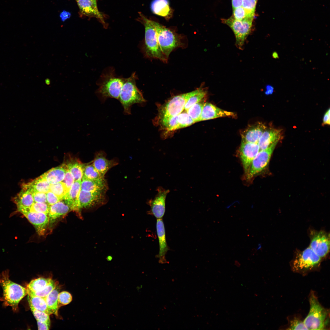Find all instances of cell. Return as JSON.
<instances>
[{
  "mask_svg": "<svg viewBox=\"0 0 330 330\" xmlns=\"http://www.w3.org/2000/svg\"><path fill=\"white\" fill-rule=\"evenodd\" d=\"M139 20L145 27L144 51L145 56L149 58L158 59L164 62H167L168 59L164 55L160 48L152 20L140 13Z\"/></svg>",
  "mask_w": 330,
  "mask_h": 330,
  "instance_id": "cell-1",
  "label": "cell"
},
{
  "mask_svg": "<svg viewBox=\"0 0 330 330\" xmlns=\"http://www.w3.org/2000/svg\"><path fill=\"white\" fill-rule=\"evenodd\" d=\"M0 284L3 289L5 305L11 306L13 311H16L19 303L28 294L27 289L9 280L7 271H3L1 274Z\"/></svg>",
  "mask_w": 330,
  "mask_h": 330,
  "instance_id": "cell-2",
  "label": "cell"
},
{
  "mask_svg": "<svg viewBox=\"0 0 330 330\" xmlns=\"http://www.w3.org/2000/svg\"><path fill=\"white\" fill-rule=\"evenodd\" d=\"M152 23L156 32L160 48L167 58L175 48L185 46L183 37L181 35L157 22L152 20Z\"/></svg>",
  "mask_w": 330,
  "mask_h": 330,
  "instance_id": "cell-3",
  "label": "cell"
},
{
  "mask_svg": "<svg viewBox=\"0 0 330 330\" xmlns=\"http://www.w3.org/2000/svg\"><path fill=\"white\" fill-rule=\"evenodd\" d=\"M137 78L135 73L129 77L125 78L118 100L123 107L124 112L128 115L131 114L132 105L135 104H141L146 101L136 85Z\"/></svg>",
  "mask_w": 330,
  "mask_h": 330,
  "instance_id": "cell-4",
  "label": "cell"
},
{
  "mask_svg": "<svg viewBox=\"0 0 330 330\" xmlns=\"http://www.w3.org/2000/svg\"><path fill=\"white\" fill-rule=\"evenodd\" d=\"M96 93L100 99L105 101L109 98L119 100L125 78L118 77L112 70L104 73Z\"/></svg>",
  "mask_w": 330,
  "mask_h": 330,
  "instance_id": "cell-5",
  "label": "cell"
},
{
  "mask_svg": "<svg viewBox=\"0 0 330 330\" xmlns=\"http://www.w3.org/2000/svg\"><path fill=\"white\" fill-rule=\"evenodd\" d=\"M309 298L310 309L303 322L308 330L324 329L328 311L321 305L313 292Z\"/></svg>",
  "mask_w": 330,
  "mask_h": 330,
  "instance_id": "cell-6",
  "label": "cell"
},
{
  "mask_svg": "<svg viewBox=\"0 0 330 330\" xmlns=\"http://www.w3.org/2000/svg\"><path fill=\"white\" fill-rule=\"evenodd\" d=\"M321 260L309 247L303 251H296L291 262V266L296 272L306 273L319 267Z\"/></svg>",
  "mask_w": 330,
  "mask_h": 330,
  "instance_id": "cell-7",
  "label": "cell"
},
{
  "mask_svg": "<svg viewBox=\"0 0 330 330\" xmlns=\"http://www.w3.org/2000/svg\"><path fill=\"white\" fill-rule=\"evenodd\" d=\"M253 18H247L242 20L235 19L232 16L222 19V22L228 26L235 35V45L239 49H244L245 40L251 31Z\"/></svg>",
  "mask_w": 330,
  "mask_h": 330,
  "instance_id": "cell-8",
  "label": "cell"
},
{
  "mask_svg": "<svg viewBox=\"0 0 330 330\" xmlns=\"http://www.w3.org/2000/svg\"><path fill=\"white\" fill-rule=\"evenodd\" d=\"M201 87L194 91L175 96L168 101L161 108V118L178 115L184 110L185 104L189 99L198 93Z\"/></svg>",
  "mask_w": 330,
  "mask_h": 330,
  "instance_id": "cell-9",
  "label": "cell"
},
{
  "mask_svg": "<svg viewBox=\"0 0 330 330\" xmlns=\"http://www.w3.org/2000/svg\"><path fill=\"white\" fill-rule=\"evenodd\" d=\"M310 243L309 247L322 259L325 258L329 252L330 235L323 230H309Z\"/></svg>",
  "mask_w": 330,
  "mask_h": 330,
  "instance_id": "cell-10",
  "label": "cell"
},
{
  "mask_svg": "<svg viewBox=\"0 0 330 330\" xmlns=\"http://www.w3.org/2000/svg\"><path fill=\"white\" fill-rule=\"evenodd\" d=\"M276 145L273 144L266 149L259 151L253 159L246 174L247 179H251L266 168Z\"/></svg>",
  "mask_w": 330,
  "mask_h": 330,
  "instance_id": "cell-11",
  "label": "cell"
},
{
  "mask_svg": "<svg viewBox=\"0 0 330 330\" xmlns=\"http://www.w3.org/2000/svg\"><path fill=\"white\" fill-rule=\"evenodd\" d=\"M157 193L153 199L150 200L148 204L150 209L149 214L154 216L157 219L162 218L165 211V201L167 194L170 192L169 189H165L162 187H159L157 189Z\"/></svg>",
  "mask_w": 330,
  "mask_h": 330,
  "instance_id": "cell-12",
  "label": "cell"
},
{
  "mask_svg": "<svg viewBox=\"0 0 330 330\" xmlns=\"http://www.w3.org/2000/svg\"><path fill=\"white\" fill-rule=\"evenodd\" d=\"M106 201L105 193L89 192L81 190L79 198V211L82 208H88L102 205Z\"/></svg>",
  "mask_w": 330,
  "mask_h": 330,
  "instance_id": "cell-13",
  "label": "cell"
},
{
  "mask_svg": "<svg viewBox=\"0 0 330 330\" xmlns=\"http://www.w3.org/2000/svg\"><path fill=\"white\" fill-rule=\"evenodd\" d=\"M259 151L258 143L242 141L239 149V152L246 174L249 170L253 159Z\"/></svg>",
  "mask_w": 330,
  "mask_h": 330,
  "instance_id": "cell-14",
  "label": "cell"
},
{
  "mask_svg": "<svg viewBox=\"0 0 330 330\" xmlns=\"http://www.w3.org/2000/svg\"><path fill=\"white\" fill-rule=\"evenodd\" d=\"M34 226L38 234L44 235L49 225L48 215L44 213L27 212L22 214Z\"/></svg>",
  "mask_w": 330,
  "mask_h": 330,
  "instance_id": "cell-15",
  "label": "cell"
},
{
  "mask_svg": "<svg viewBox=\"0 0 330 330\" xmlns=\"http://www.w3.org/2000/svg\"><path fill=\"white\" fill-rule=\"evenodd\" d=\"M267 128L265 125L260 122L249 125L241 132L242 141L258 143L261 136Z\"/></svg>",
  "mask_w": 330,
  "mask_h": 330,
  "instance_id": "cell-16",
  "label": "cell"
},
{
  "mask_svg": "<svg viewBox=\"0 0 330 330\" xmlns=\"http://www.w3.org/2000/svg\"><path fill=\"white\" fill-rule=\"evenodd\" d=\"M236 116L233 112L222 109L211 103L207 102L204 104L199 122L224 117L235 118Z\"/></svg>",
  "mask_w": 330,
  "mask_h": 330,
  "instance_id": "cell-17",
  "label": "cell"
},
{
  "mask_svg": "<svg viewBox=\"0 0 330 330\" xmlns=\"http://www.w3.org/2000/svg\"><path fill=\"white\" fill-rule=\"evenodd\" d=\"M156 229L159 245V253L156 255V258H159L160 263H165L167 262L166 255L169 249L166 241L165 226L162 218L157 219Z\"/></svg>",
  "mask_w": 330,
  "mask_h": 330,
  "instance_id": "cell-18",
  "label": "cell"
},
{
  "mask_svg": "<svg viewBox=\"0 0 330 330\" xmlns=\"http://www.w3.org/2000/svg\"><path fill=\"white\" fill-rule=\"evenodd\" d=\"M281 131V129L267 128L258 142L260 150L266 149L273 144H277L282 137Z\"/></svg>",
  "mask_w": 330,
  "mask_h": 330,
  "instance_id": "cell-19",
  "label": "cell"
},
{
  "mask_svg": "<svg viewBox=\"0 0 330 330\" xmlns=\"http://www.w3.org/2000/svg\"><path fill=\"white\" fill-rule=\"evenodd\" d=\"M76 2L81 15L90 17H95L99 20L104 27H106V24L103 15L90 0H78Z\"/></svg>",
  "mask_w": 330,
  "mask_h": 330,
  "instance_id": "cell-20",
  "label": "cell"
},
{
  "mask_svg": "<svg viewBox=\"0 0 330 330\" xmlns=\"http://www.w3.org/2000/svg\"><path fill=\"white\" fill-rule=\"evenodd\" d=\"M81 181H75L62 199V200L70 207L71 210L75 211H79V198L81 190Z\"/></svg>",
  "mask_w": 330,
  "mask_h": 330,
  "instance_id": "cell-21",
  "label": "cell"
},
{
  "mask_svg": "<svg viewBox=\"0 0 330 330\" xmlns=\"http://www.w3.org/2000/svg\"><path fill=\"white\" fill-rule=\"evenodd\" d=\"M108 189L107 181L105 178L91 180L82 178L81 184V190L91 192L105 193Z\"/></svg>",
  "mask_w": 330,
  "mask_h": 330,
  "instance_id": "cell-22",
  "label": "cell"
},
{
  "mask_svg": "<svg viewBox=\"0 0 330 330\" xmlns=\"http://www.w3.org/2000/svg\"><path fill=\"white\" fill-rule=\"evenodd\" d=\"M92 164L100 175L104 177L107 172L118 163L113 160L107 159L104 152H100L96 154Z\"/></svg>",
  "mask_w": 330,
  "mask_h": 330,
  "instance_id": "cell-23",
  "label": "cell"
},
{
  "mask_svg": "<svg viewBox=\"0 0 330 330\" xmlns=\"http://www.w3.org/2000/svg\"><path fill=\"white\" fill-rule=\"evenodd\" d=\"M19 212L26 208L31 207L34 203L31 192L24 185L22 189L14 199Z\"/></svg>",
  "mask_w": 330,
  "mask_h": 330,
  "instance_id": "cell-24",
  "label": "cell"
},
{
  "mask_svg": "<svg viewBox=\"0 0 330 330\" xmlns=\"http://www.w3.org/2000/svg\"><path fill=\"white\" fill-rule=\"evenodd\" d=\"M66 168L67 165L64 164L51 168L40 176L46 180L50 185L56 184L63 180Z\"/></svg>",
  "mask_w": 330,
  "mask_h": 330,
  "instance_id": "cell-25",
  "label": "cell"
},
{
  "mask_svg": "<svg viewBox=\"0 0 330 330\" xmlns=\"http://www.w3.org/2000/svg\"><path fill=\"white\" fill-rule=\"evenodd\" d=\"M70 210V207L63 200L50 205L48 213L49 225H50L56 220L67 214Z\"/></svg>",
  "mask_w": 330,
  "mask_h": 330,
  "instance_id": "cell-26",
  "label": "cell"
},
{
  "mask_svg": "<svg viewBox=\"0 0 330 330\" xmlns=\"http://www.w3.org/2000/svg\"><path fill=\"white\" fill-rule=\"evenodd\" d=\"M150 7L152 12L156 15L166 18L171 16L172 11L168 0H153Z\"/></svg>",
  "mask_w": 330,
  "mask_h": 330,
  "instance_id": "cell-27",
  "label": "cell"
},
{
  "mask_svg": "<svg viewBox=\"0 0 330 330\" xmlns=\"http://www.w3.org/2000/svg\"><path fill=\"white\" fill-rule=\"evenodd\" d=\"M31 192L46 193L50 190V184L40 176L28 183L24 184Z\"/></svg>",
  "mask_w": 330,
  "mask_h": 330,
  "instance_id": "cell-28",
  "label": "cell"
},
{
  "mask_svg": "<svg viewBox=\"0 0 330 330\" xmlns=\"http://www.w3.org/2000/svg\"><path fill=\"white\" fill-rule=\"evenodd\" d=\"M60 288L57 285L47 296L45 297L48 308L52 314L58 315V310L60 307L58 302V295Z\"/></svg>",
  "mask_w": 330,
  "mask_h": 330,
  "instance_id": "cell-29",
  "label": "cell"
},
{
  "mask_svg": "<svg viewBox=\"0 0 330 330\" xmlns=\"http://www.w3.org/2000/svg\"><path fill=\"white\" fill-rule=\"evenodd\" d=\"M28 299L30 307H32L49 315L53 314L47 306L45 297L28 295Z\"/></svg>",
  "mask_w": 330,
  "mask_h": 330,
  "instance_id": "cell-30",
  "label": "cell"
},
{
  "mask_svg": "<svg viewBox=\"0 0 330 330\" xmlns=\"http://www.w3.org/2000/svg\"><path fill=\"white\" fill-rule=\"evenodd\" d=\"M52 280L50 278L41 277L32 280L27 287L28 294L42 290L50 283Z\"/></svg>",
  "mask_w": 330,
  "mask_h": 330,
  "instance_id": "cell-31",
  "label": "cell"
},
{
  "mask_svg": "<svg viewBox=\"0 0 330 330\" xmlns=\"http://www.w3.org/2000/svg\"><path fill=\"white\" fill-rule=\"evenodd\" d=\"M84 165L79 162H71L67 165L68 168L74 177L75 181L82 180Z\"/></svg>",
  "mask_w": 330,
  "mask_h": 330,
  "instance_id": "cell-32",
  "label": "cell"
},
{
  "mask_svg": "<svg viewBox=\"0 0 330 330\" xmlns=\"http://www.w3.org/2000/svg\"><path fill=\"white\" fill-rule=\"evenodd\" d=\"M104 178L100 175L92 163L86 165L84 164L82 178L91 180H96Z\"/></svg>",
  "mask_w": 330,
  "mask_h": 330,
  "instance_id": "cell-33",
  "label": "cell"
},
{
  "mask_svg": "<svg viewBox=\"0 0 330 330\" xmlns=\"http://www.w3.org/2000/svg\"><path fill=\"white\" fill-rule=\"evenodd\" d=\"M201 101L191 106L187 111V112L195 123L199 122L203 107L204 103Z\"/></svg>",
  "mask_w": 330,
  "mask_h": 330,
  "instance_id": "cell-34",
  "label": "cell"
},
{
  "mask_svg": "<svg viewBox=\"0 0 330 330\" xmlns=\"http://www.w3.org/2000/svg\"><path fill=\"white\" fill-rule=\"evenodd\" d=\"M207 91L205 88L201 87L197 93L190 97L186 102L184 110L187 111L193 105L201 101L206 96Z\"/></svg>",
  "mask_w": 330,
  "mask_h": 330,
  "instance_id": "cell-35",
  "label": "cell"
},
{
  "mask_svg": "<svg viewBox=\"0 0 330 330\" xmlns=\"http://www.w3.org/2000/svg\"><path fill=\"white\" fill-rule=\"evenodd\" d=\"M50 205L46 203L35 202L32 206L23 209L19 212L21 214L27 212H33L44 213L48 215Z\"/></svg>",
  "mask_w": 330,
  "mask_h": 330,
  "instance_id": "cell-36",
  "label": "cell"
},
{
  "mask_svg": "<svg viewBox=\"0 0 330 330\" xmlns=\"http://www.w3.org/2000/svg\"><path fill=\"white\" fill-rule=\"evenodd\" d=\"M50 190L62 200L63 197L68 191L65 185L62 182L50 185Z\"/></svg>",
  "mask_w": 330,
  "mask_h": 330,
  "instance_id": "cell-37",
  "label": "cell"
},
{
  "mask_svg": "<svg viewBox=\"0 0 330 330\" xmlns=\"http://www.w3.org/2000/svg\"><path fill=\"white\" fill-rule=\"evenodd\" d=\"M177 121L178 129L189 126L195 123L186 111H183L178 115Z\"/></svg>",
  "mask_w": 330,
  "mask_h": 330,
  "instance_id": "cell-38",
  "label": "cell"
},
{
  "mask_svg": "<svg viewBox=\"0 0 330 330\" xmlns=\"http://www.w3.org/2000/svg\"><path fill=\"white\" fill-rule=\"evenodd\" d=\"M178 116L161 118L162 124L168 131L178 129L177 121Z\"/></svg>",
  "mask_w": 330,
  "mask_h": 330,
  "instance_id": "cell-39",
  "label": "cell"
},
{
  "mask_svg": "<svg viewBox=\"0 0 330 330\" xmlns=\"http://www.w3.org/2000/svg\"><path fill=\"white\" fill-rule=\"evenodd\" d=\"M257 0H243L242 6L248 17L254 18Z\"/></svg>",
  "mask_w": 330,
  "mask_h": 330,
  "instance_id": "cell-40",
  "label": "cell"
},
{
  "mask_svg": "<svg viewBox=\"0 0 330 330\" xmlns=\"http://www.w3.org/2000/svg\"><path fill=\"white\" fill-rule=\"evenodd\" d=\"M57 285L56 282L52 280L50 283L42 290L38 292L28 294L31 296L45 297L47 296Z\"/></svg>",
  "mask_w": 330,
  "mask_h": 330,
  "instance_id": "cell-41",
  "label": "cell"
},
{
  "mask_svg": "<svg viewBox=\"0 0 330 330\" xmlns=\"http://www.w3.org/2000/svg\"><path fill=\"white\" fill-rule=\"evenodd\" d=\"M37 321L47 322L50 324V315L46 313L30 307Z\"/></svg>",
  "mask_w": 330,
  "mask_h": 330,
  "instance_id": "cell-42",
  "label": "cell"
},
{
  "mask_svg": "<svg viewBox=\"0 0 330 330\" xmlns=\"http://www.w3.org/2000/svg\"><path fill=\"white\" fill-rule=\"evenodd\" d=\"M58 302L59 306L69 304L72 300L71 294L67 291H62L58 294Z\"/></svg>",
  "mask_w": 330,
  "mask_h": 330,
  "instance_id": "cell-43",
  "label": "cell"
},
{
  "mask_svg": "<svg viewBox=\"0 0 330 330\" xmlns=\"http://www.w3.org/2000/svg\"><path fill=\"white\" fill-rule=\"evenodd\" d=\"M233 10L232 17L235 20H242L247 18H252L248 17L246 11L242 6L233 9Z\"/></svg>",
  "mask_w": 330,
  "mask_h": 330,
  "instance_id": "cell-44",
  "label": "cell"
},
{
  "mask_svg": "<svg viewBox=\"0 0 330 330\" xmlns=\"http://www.w3.org/2000/svg\"><path fill=\"white\" fill-rule=\"evenodd\" d=\"M288 329L289 330H308L303 321L298 318H294L290 322Z\"/></svg>",
  "mask_w": 330,
  "mask_h": 330,
  "instance_id": "cell-45",
  "label": "cell"
},
{
  "mask_svg": "<svg viewBox=\"0 0 330 330\" xmlns=\"http://www.w3.org/2000/svg\"><path fill=\"white\" fill-rule=\"evenodd\" d=\"M62 182L68 190L75 182L74 177L68 168L67 166L64 177Z\"/></svg>",
  "mask_w": 330,
  "mask_h": 330,
  "instance_id": "cell-46",
  "label": "cell"
},
{
  "mask_svg": "<svg viewBox=\"0 0 330 330\" xmlns=\"http://www.w3.org/2000/svg\"><path fill=\"white\" fill-rule=\"evenodd\" d=\"M46 194L47 203L49 205H52L62 200L60 198L50 190Z\"/></svg>",
  "mask_w": 330,
  "mask_h": 330,
  "instance_id": "cell-47",
  "label": "cell"
},
{
  "mask_svg": "<svg viewBox=\"0 0 330 330\" xmlns=\"http://www.w3.org/2000/svg\"><path fill=\"white\" fill-rule=\"evenodd\" d=\"M31 193L35 202L47 203L46 193L37 192Z\"/></svg>",
  "mask_w": 330,
  "mask_h": 330,
  "instance_id": "cell-48",
  "label": "cell"
},
{
  "mask_svg": "<svg viewBox=\"0 0 330 330\" xmlns=\"http://www.w3.org/2000/svg\"><path fill=\"white\" fill-rule=\"evenodd\" d=\"M37 321L38 330H48L49 329L50 324L46 322Z\"/></svg>",
  "mask_w": 330,
  "mask_h": 330,
  "instance_id": "cell-49",
  "label": "cell"
},
{
  "mask_svg": "<svg viewBox=\"0 0 330 330\" xmlns=\"http://www.w3.org/2000/svg\"><path fill=\"white\" fill-rule=\"evenodd\" d=\"M330 109H329L324 114L323 118V124H330Z\"/></svg>",
  "mask_w": 330,
  "mask_h": 330,
  "instance_id": "cell-50",
  "label": "cell"
},
{
  "mask_svg": "<svg viewBox=\"0 0 330 330\" xmlns=\"http://www.w3.org/2000/svg\"><path fill=\"white\" fill-rule=\"evenodd\" d=\"M233 9L241 6L243 0H231Z\"/></svg>",
  "mask_w": 330,
  "mask_h": 330,
  "instance_id": "cell-51",
  "label": "cell"
},
{
  "mask_svg": "<svg viewBox=\"0 0 330 330\" xmlns=\"http://www.w3.org/2000/svg\"><path fill=\"white\" fill-rule=\"evenodd\" d=\"M265 93L266 94H271L273 92V88L271 85H267L266 86Z\"/></svg>",
  "mask_w": 330,
  "mask_h": 330,
  "instance_id": "cell-52",
  "label": "cell"
},
{
  "mask_svg": "<svg viewBox=\"0 0 330 330\" xmlns=\"http://www.w3.org/2000/svg\"><path fill=\"white\" fill-rule=\"evenodd\" d=\"M272 57L274 59H277L279 58V56L278 53L277 52L274 51L273 52L272 54Z\"/></svg>",
  "mask_w": 330,
  "mask_h": 330,
  "instance_id": "cell-53",
  "label": "cell"
},
{
  "mask_svg": "<svg viewBox=\"0 0 330 330\" xmlns=\"http://www.w3.org/2000/svg\"><path fill=\"white\" fill-rule=\"evenodd\" d=\"M45 83L47 85H49L50 83V79L47 78L45 80Z\"/></svg>",
  "mask_w": 330,
  "mask_h": 330,
  "instance_id": "cell-54",
  "label": "cell"
},
{
  "mask_svg": "<svg viewBox=\"0 0 330 330\" xmlns=\"http://www.w3.org/2000/svg\"><path fill=\"white\" fill-rule=\"evenodd\" d=\"M90 0L92 2V3L94 4V5L95 6L96 8H98L97 6V0Z\"/></svg>",
  "mask_w": 330,
  "mask_h": 330,
  "instance_id": "cell-55",
  "label": "cell"
},
{
  "mask_svg": "<svg viewBox=\"0 0 330 330\" xmlns=\"http://www.w3.org/2000/svg\"><path fill=\"white\" fill-rule=\"evenodd\" d=\"M76 0V1H77L78 0Z\"/></svg>",
  "mask_w": 330,
  "mask_h": 330,
  "instance_id": "cell-56",
  "label": "cell"
}]
</instances>
